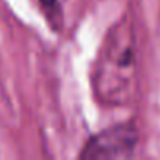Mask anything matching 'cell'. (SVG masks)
Returning a JSON list of instances; mask_svg holds the SVG:
<instances>
[{
  "instance_id": "cell-3",
  "label": "cell",
  "mask_w": 160,
  "mask_h": 160,
  "mask_svg": "<svg viewBox=\"0 0 160 160\" xmlns=\"http://www.w3.org/2000/svg\"><path fill=\"white\" fill-rule=\"evenodd\" d=\"M39 5L44 10L46 16L52 22L58 19V13H60V3H58V0H39Z\"/></svg>"
},
{
  "instance_id": "cell-2",
  "label": "cell",
  "mask_w": 160,
  "mask_h": 160,
  "mask_svg": "<svg viewBox=\"0 0 160 160\" xmlns=\"http://www.w3.org/2000/svg\"><path fill=\"white\" fill-rule=\"evenodd\" d=\"M137 144V130L132 126H115L94 135L83 148V158L130 157Z\"/></svg>"
},
{
  "instance_id": "cell-1",
  "label": "cell",
  "mask_w": 160,
  "mask_h": 160,
  "mask_svg": "<svg viewBox=\"0 0 160 160\" xmlns=\"http://www.w3.org/2000/svg\"><path fill=\"white\" fill-rule=\"evenodd\" d=\"M135 83V49L126 25L108 33L107 42L98 58L96 90L108 104H122L130 99Z\"/></svg>"
}]
</instances>
